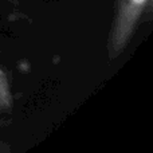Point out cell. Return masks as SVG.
<instances>
[{
    "instance_id": "obj_2",
    "label": "cell",
    "mask_w": 153,
    "mask_h": 153,
    "mask_svg": "<svg viewBox=\"0 0 153 153\" xmlns=\"http://www.w3.org/2000/svg\"><path fill=\"white\" fill-rule=\"evenodd\" d=\"M11 93H10V87L7 83V78L5 74L0 70V110H7L11 106Z\"/></svg>"
},
{
    "instance_id": "obj_1",
    "label": "cell",
    "mask_w": 153,
    "mask_h": 153,
    "mask_svg": "<svg viewBox=\"0 0 153 153\" xmlns=\"http://www.w3.org/2000/svg\"><path fill=\"white\" fill-rule=\"evenodd\" d=\"M148 1L149 0H120L109 36V56L111 59L117 58L128 46Z\"/></svg>"
}]
</instances>
